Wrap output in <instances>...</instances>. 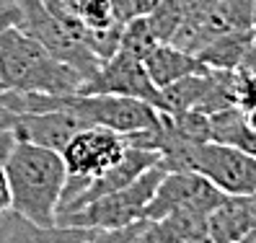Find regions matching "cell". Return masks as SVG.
Segmentation results:
<instances>
[{"label":"cell","mask_w":256,"mask_h":243,"mask_svg":"<svg viewBox=\"0 0 256 243\" xmlns=\"http://www.w3.org/2000/svg\"><path fill=\"white\" fill-rule=\"evenodd\" d=\"M78 16L88 28H109L119 24L114 16V0H83L78 8Z\"/></svg>","instance_id":"obj_14"},{"label":"cell","mask_w":256,"mask_h":243,"mask_svg":"<svg viewBox=\"0 0 256 243\" xmlns=\"http://www.w3.org/2000/svg\"><path fill=\"white\" fill-rule=\"evenodd\" d=\"M18 24H21V10H18V6L0 8V32H6L8 26H18Z\"/></svg>","instance_id":"obj_18"},{"label":"cell","mask_w":256,"mask_h":243,"mask_svg":"<svg viewBox=\"0 0 256 243\" xmlns=\"http://www.w3.org/2000/svg\"><path fill=\"white\" fill-rule=\"evenodd\" d=\"M16 6L21 10V24L18 26L26 34L39 39L57 60L72 65L86 80L94 78L96 70L101 68V60L88 50L65 24H60L42 0H16Z\"/></svg>","instance_id":"obj_5"},{"label":"cell","mask_w":256,"mask_h":243,"mask_svg":"<svg viewBox=\"0 0 256 243\" xmlns=\"http://www.w3.org/2000/svg\"><path fill=\"white\" fill-rule=\"evenodd\" d=\"M3 168L10 186V210L39 228L54 225L68 178L62 156L42 145L16 142Z\"/></svg>","instance_id":"obj_1"},{"label":"cell","mask_w":256,"mask_h":243,"mask_svg":"<svg viewBox=\"0 0 256 243\" xmlns=\"http://www.w3.org/2000/svg\"><path fill=\"white\" fill-rule=\"evenodd\" d=\"M251 13H254V28H256V0H251Z\"/></svg>","instance_id":"obj_22"},{"label":"cell","mask_w":256,"mask_h":243,"mask_svg":"<svg viewBox=\"0 0 256 243\" xmlns=\"http://www.w3.org/2000/svg\"><path fill=\"white\" fill-rule=\"evenodd\" d=\"M160 163V153L158 150H145V148H130L124 150V156L119 158L114 166H109L106 171H101L96 178L88 181V186L75 196L70 204H65L60 212H68V210H78L88 202L98 200L104 194H112L116 189H124L127 184H132L134 178H138L142 171H148L150 166Z\"/></svg>","instance_id":"obj_8"},{"label":"cell","mask_w":256,"mask_h":243,"mask_svg":"<svg viewBox=\"0 0 256 243\" xmlns=\"http://www.w3.org/2000/svg\"><path fill=\"white\" fill-rule=\"evenodd\" d=\"M222 192L194 171H166L145 207V220H160L176 210H200L210 215L222 200Z\"/></svg>","instance_id":"obj_7"},{"label":"cell","mask_w":256,"mask_h":243,"mask_svg":"<svg viewBox=\"0 0 256 243\" xmlns=\"http://www.w3.org/2000/svg\"><path fill=\"white\" fill-rule=\"evenodd\" d=\"M148 220H138L132 225H124V228H112V230H94V236L88 238L86 243H134L138 236L142 233Z\"/></svg>","instance_id":"obj_16"},{"label":"cell","mask_w":256,"mask_h":243,"mask_svg":"<svg viewBox=\"0 0 256 243\" xmlns=\"http://www.w3.org/2000/svg\"><path fill=\"white\" fill-rule=\"evenodd\" d=\"M124 150H127L124 134L114 132L109 127H86L80 132H75L70 138V142L60 150L65 171H68L60 210L65 204H70L88 186L91 178H96L101 171H106L109 166H114L124 156Z\"/></svg>","instance_id":"obj_4"},{"label":"cell","mask_w":256,"mask_h":243,"mask_svg":"<svg viewBox=\"0 0 256 243\" xmlns=\"http://www.w3.org/2000/svg\"><path fill=\"white\" fill-rule=\"evenodd\" d=\"M16 134H13V130L8 127H0V166H6L8 156L13 153V148H16Z\"/></svg>","instance_id":"obj_17"},{"label":"cell","mask_w":256,"mask_h":243,"mask_svg":"<svg viewBox=\"0 0 256 243\" xmlns=\"http://www.w3.org/2000/svg\"><path fill=\"white\" fill-rule=\"evenodd\" d=\"M236 104L240 109L256 106V68L236 70Z\"/></svg>","instance_id":"obj_15"},{"label":"cell","mask_w":256,"mask_h":243,"mask_svg":"<svg viewBox=\"0 0 256 243\" xmlns=\"http://www.w3.org/2000/svg\"><path fill=\"white\" fill-rule=\"evenodd\" d=\"M163 176H166V168L160 163H156L148 171H142L124 189L104 194V196H98V200L88 202L78 210L57 212L54 225L112 230V228H124V225H132L138 220H145V207L153 200V194H156Z\"/></svg>","instance_id":"obj_3"},{"label":"cell","mask_w":256,"mask_h":243,"mask_svg":"<svg viewBox=\"0 0 256 243\" xmlns=\"http://www.w3.org/2000/svg\"><path fill=\"white\" fill-rule=\"evenodd\" d=\"M142 62H145V70L150 75V80H153L158 88H166V86L186 78V75H192V72L204 70V65L200 62L197 54L176 47V44H171V42H158L156 47L148 52V57L142 60Z\"/></svg>","instance_id":"obj_11"},{"label":"cell","mask_w":256,"mask_h":243,"mask_svg":"<svg viewBox=\"0 0 256 243\" xmlns=\"http://www.w3.org/2000/svg\"><path fill=\"white\" fill-rule=\"evenodd\" d=\"M8 6H16V0H0V8H8Z\"/></svg>","instance_id":"obj_21"},{"label":"cell","mask_w":256,"mask_h":243,"mask_svg":"<svg viewBox=\"0 0 256 243\" xmlns=\"http://www.w3.org/2000/svg\"><path fill=\"white\" fill-rule=\"evenodd\" d=\"M256 39V28H240V32H225L210 39L197 52L200 62L212 70H238L246 60L251 42Z\"/></svg>","instance_id":"obj_12"},{"label":"cell","mask_w":256,"mask_h":243,"mask_svg":"<svg viewBox=\"0 0 256 243\" xmlns=\"http://www.w3.org/2000/svg\"><path fill=\"white\" fill-rule=\"evenodd\" d=\"M8 210H10V186H8L6 168L0 166V212H8Z\"/></svg>","instance_id":"obj_19"},{"label":"cell","mask_w":256,"mask_h":243,"mask_svg":"<svg viewBox=\"0 0 256 243\" xmlns=\"http://www.w3.org/2000/svg\"><path fill=\"white\" fill-rule=\"evenodd\" d=\"M65 3H68V6H70L75 13H78V8H80V3H83V0H65Z\"/></svg>","instance_id":"obj_20"},{"label":"cell","mask_w":256,"mask_h":243,"mask_svg":"<svg viewBox=\"0 0 256 243\" xmlns=\"http://www.w3.org/2000/svg\"><path fill=\"white\" fill-rule=\"evenodd\" d=\"M158 44V39L153 36V32H150V26H148V18L140 16V18H132L124 24L122 28V39H119V50L132 54V57H138V60H145L148 52L153 50Z\"/></svg>","instance_id":"obj_13"},{"label":"cell","mask_w":256,"mask_h":243,"mask_svg":"<svg viewBox=\"0 0 256 243\" xmlns=\"http://www.w3.org/2000/svg\"><path fill=\"white\" fill-rule=\"evenodd\" d=\"M80 94H116V96H130L148 101L150 106H156L158 112H163V94L160 88L150 80V75L145 70V62L138 57H132L122 50H116L114 57H109L106 62H101L94 78H88L80 88Z\"/></svg>","instance_id":"obj_6"},{"label":"cell","mask_w":256,"mask_h":243,"mask_svg":"<svg viewBox=\"0 0 256 243\" xmlns=\"http://www.w3.org/2000/svg\"><path fill=\"white\" fill-rule=\"evenodd\" d=\"M96 228H68L50 225L39 228L24 220L13 210L0 212V243H86Z\"/></svg>","instance_id":"obj_10"},{"label":"cell","mask_w":256,"mask_h":243,"mask_svg":"<svg viewBox=\"0 0 256 243\" xmlns=\"http://www.w3.org/2000/svg\"><path fill=\"white\" fill-rule=\"evenodd\" d=\"M86 78L57 60L39 39L21 26L0 32V88L28 94H80Z\"/></svg>","instance_id":"obj_2"},{"label":"cell","mask_w":256,"mask_h":243,"mask_svg":"<svg viewBox=\"0 0 256 243\" xmlns=\"http://www.w3.org/2000/svg\"><path fill=\"white\" fill-rule=\"evenodd\" d=\"M256 233V192L225 194L207 215V238L212 243H238Z\"/></svg>","instance_id":"obj_9"}]
</instances>
